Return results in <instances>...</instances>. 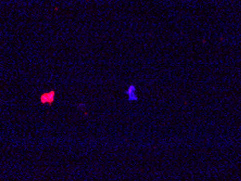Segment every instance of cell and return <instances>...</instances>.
<instances>
[{
	"mask_svg": "<svg viewBox=\"0 0 241 181\" xmlns=\"http://www.w3.org/2000/svg\"><path fill=\"white\" fill-rule=\"evenodd\" d=\"M125 94L127 97L128 101L130 102H135V101L138 100V93H137V88L135 87L134 85H129L127 89L125 91Z\"/></svg>",
	"mask_w": 241,
	"mask_h": 181,
	"instance_id": "6da1fadb",
	"label": "cell"
},
{
	"mask_svg": "<svg viewBox=\"0 0 241 181\" xmlns=\"http://www.w3.org/2000/svg\"><path fill=\"white\" fill-rule=\"evenodd\" d=\"M54 100V91H49V92L42 93L41 97H40V101L41 103H48L51 104Z\"/></svg>",
	"mask_w": 241,
	"mask_h": 181,
	"instance_id": "7a4b0ae2",
	"label": "cell"
}]
</instances>
